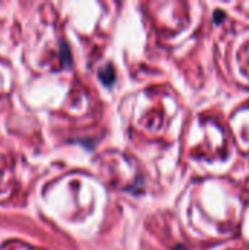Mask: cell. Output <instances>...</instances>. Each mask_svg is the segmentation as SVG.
<instances>
[{
	"instance_id": "6da1fadb",
	"label": "cell",
	"mask_w": 249,
	"mask_h": 250,
	"mask_svg": "<svg viewBox=\"0 0 249 250\" xmlns=\"http://www.w3.org/2000/svg\"><path fill=\"white\" fill-rule=\"evenodd\" d=\"M100 78H101V81H103L104 83H112V82L114 81V72H113V69H112L110 66L104 67V69L100 72Z\"/></svg>"
},
{
	"instance_id": "7a4b0ae2",
	"label": "cell",
	"mask_w": 249,
	"mask_h": 250,
	"mask_svg": "<svg viewBox=\"0 0 249 250\" xmlns=\"http://www.w3.org/2000/svg\"><path fill=\"white\" fill-rule=\"evenodd\" d=\"M219 12H220V10H219ZM219 18H220V19H223V18H225V15H223L222 12H220V13H216V19H219Z\"/></svg>"
}]
</instances>
